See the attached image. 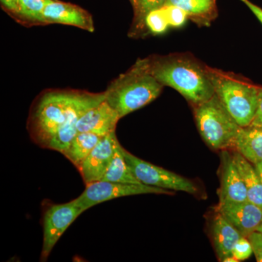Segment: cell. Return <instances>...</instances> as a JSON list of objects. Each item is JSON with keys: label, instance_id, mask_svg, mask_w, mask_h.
Instances as JSON below:
<instances>
[{"label": "cell", "instance_id": "16", "mask_svg": "<svg viewBox=\"0 0 262 262\" xmlns=\"http://www.w3.org/2000/svg\"><path fill=\"white\" fill-rule=\"evenodd\" d=\"M232 150L234 163L246 186L248 201L262 208V182L256 167L237 151Z\"/></svg>", "mask_w": 262, "mask_h": 262}, {"label": "cell", "instance_id": "15", "mask_svg": "<svg viewBox=\"0 0 262 262\" xmlns=\"http://www.w3.org/2000/svg\"><path fill=\"white\" fill-rule=\"evenodd\" d=\"M234 150L253 165L262 162V127L250 125L241 127Z\"/></svg>", "mask_w": 262, "mask_h": 262}, {"label": "cell", "instance_id": "31", "mask_svg": "<svg viewBox=\"0 0 262 262\" xmlns=\"http://www.w3.org/2000/svg\"><path fill=\"white\" fill-rule=\"evenodd\" d=\"M258 231H259V232H262V223L261 225H260L259 228L258 229Z\"/></svg>", "mask_w": 262, "mask_h": 262}, {"label": "cell", "instance_id": "7", "mask_svg": "<svg viewBox=\"0 0 262 262\" xmlns=\"http://www.w3.org/2000/svg\"><path fill=\"white\" fill-rule=\"evenodd\" d=\"M84 192L74 201L84 211L96 205L122 196L156 194L173 195V191L151 187L143 184H129L97 181L85 185Z\"/></svg>", "mask_w": 262, "mask_h": 262}, {"label": "cell", "instance_id": "9", "mask_svg": "<svg viewBox=\"0 0 262 262\" xmlns=\"http://www.w3.org/2000/svg\"><path fill=\"white\" fill-rule=\"evenodd\" d=\"M118 142L115 131L103 136L97 145L77 167L85 185L102 179L111 163Z\"/></svg>", "mask_w": 262, "mask_h": 262}, {"label": "cell", "instance_id": "24", "mask_svg": "<svg viewBox=\"0 0 262 262\" xmlns=\"http://www.w3.org/2000/svg\"><path fill=\"white\" fill-rule=\"evenodd\" d=\"M253 253L252 247L248 237H242L238 239L232 251V256L237 261H244L251 257Z\"/></svg>", "mask_w": 262, "mask_h": 262}, {"label": "cell", "instance_id": "23", "mask_svg": "<svg viewBox=\"0 0 262 262\" xmlns=\"http://www.w3.org/2000/svg\"><path fill=\"white\" fill-rule=\"evenodd\" d=\"M163 9L168 18L170 27H177V28L182 27L189 18L187 13L179 7L166 5L163 7Z\"/></svg>", "mask_w": 262, "mask_h": 262}, {"label": "cell", "instance_id": "30", "mask_svg": "<svg viewBox=\"0 0 262 262\" xmlns=\"http://www.w3.org/2000/svg\"><path fill=\"white\" fill-rule=\"evenodd\" d=\"M136 1V0H130V2L131 3V4H132V5H134V4H135Z\"/></svg>", "mask_w": 262, "mask_h": 262}, {"label": "cell", "instance_id": "13", "mask_svg": "<svg viewBox=\"0 0 262 262\" xmlns=\"http://www.w3.org/2000/svg\"><path fill=\"white\" fill-rule=\"evenodd\" d=\"M120 120L118 114L105 100L80 117L77 122V132H91L104 136L115 131Z\"/></svg>", "mask_w": 262, "mask_h": 262}, {"label": "cell", "instance_id": "6", "mask_svg": "<svg viewBox=\"0 0 262 262\" xmlns=\"http://www.w3.org/2000/svg\"><path fill=\"white\" fill-rule=\"evenodd\" d=\"M120 148L131 171L141 184L193 195L198 194V187L189 179L140 159L122 145Z\"/></svg>", "mask_w": 262, "mask_h": 262}, {"label": "cell", "instance_id": "10", "mask_svg": "<svg viewBox=\"0 0 262 262\" xmlns=\"http://www.w3.org/2000/svg\"><path fill=\"white\" fill-rule=\"evenodd\" d=\"M215 211L244 237L257 231L262 223V208L250 201L219 203Z\"/></svg>", "mask_w": 262, "mask_h": 262}, {"label": "cell", "instance_id": "28", "mask_svg": "<svg viewBox=\"0 0 262 262\" xmlns=\"http://www.w3.org/2000/svg\"><path fill=\"white\" fill-rule=\"evenodd\" d=\"M243 3H244L246 6L249 8L250 10L252 11L253 14L256 15V18L258 19L260 22L262 24V9L259 7L257 6V5L253 4V3H251L250 0H241Z\"/></svg>", "mask_w": 262, "mask_h": 262}, {"label": "cell", "instance_id": "27", "mask_svg": "<svg viewBox=\"0 0 262 262\" xmlns=\"http://www.w3.org/2000/svg\"><path fill=\"white\" fill-rule=\"evenodd\" d=\"M251 125L262 127V89L260 91L259 101H258L257 110H256V115H255Z\"/></svg>", "mask_w": 262, "mask_h": 262}, {"label": "cell", "instance_id": "21", "mask_svg": "<svg viewBox=\"0 0 262 262\" xmlns=\"http://www.w3.org/2000/svg\"><path fill=\"white\" fill-rule=\"evenodd\" d=\"M166 5L179 7L187 13L188 16L205 19L213 15L215 11V0H168Z\"/></svg>", "mask_w": 262, "mask_h": 262}, {"label": "cell", "instance_id": "11", "mask_svg": "<svg viewBox=\"0 0 262 262\" xmlns=\"http://www.w3.org/2000/svg\"><path fill=\"white\" fill-rule=\"evenodd\" d=\"M45 26L58 24L72 26L94 32V22L92 15L78 5L70 3L50 0L43 11Z\"/></svg>", "mask_w": 262, "mask_h": 262}, {"label": "cell", "instance_id": "20", "mask_svg": "<svg viewBox=\"0 0 262 262\" xmlns=\"http://www.w3.org/2000/svg\"><path fill=\"white\" fill-rule=\"evenodd\" d=\"M50 0H18L19 23L25 25H44L43 11Z\"/></svg>", "mask_w": 262, "mask_h": 262}, {"label": "cell", "instance_id": "3", "mask_svg": "<svg viewBox=\"0 0 262 262\" xmlns=\"http://www.w3.org/2000/svg\"><path fill=\"white\" fill-rule=\"evenodd\" d=\"M163 88L149 72L145 58L139 59L108 84L106 101L121 119L152 102Z\"/></svg>", "mask_w": 262, "mask_h": 262}, {"label": "cell", "instance_id": "29", "mask_svg": "<svg viewBox=\"0 0 262 262\" xmlns=\"http://www.w3.org/2000/svg\"><path fill=\"white\" fill-rule=\"evenodd\" d=\"M255 167H256V170H257L258 175H259L260 178H261L262 182V162H261V163L256 164V165H255Z\"/></svg>", "mask_w": 262, "mask_h": 262}, {"label": "cell", "instance_id": "18", "mask_svg": "<svg viewBox=\"0 0 262 262\" xmlns=\"http://www.w3.org/2000/svg\"><path fill=\"white\" fill-rule=\"evenodd\" d=\"M120 146V143H117L111 163L101 180L112 182L141 184L131 171L130 167L124 158Z\"/></svg>", "mask_w": 262, "mask_h": 262}, {"label": "cell", "instance_id": "17", "mask_svg": "<svg viewBox=\"0 0 262 262\" xmlns=\"http://www.w3.org/2000/svg\"><path fill=\"white\" fill-rule=\"evenodd\" d=\"M103 136L91 132H79L70 143V145L63 151L71 163L77 167L97 145Z\"/></svg>", "mask_w": 262, "mask_h": 262}, {"label": "cell", "instance_id": "19", "mask_svg": "<svg viewBox=\"0 0 262 262\" xmlns=\"http://www.w3.org/2000/svg\"><path fill=\"white\" fill-rule=\"evenodd\" d=\"M167 1L168 0H136L135 4L133 5L134 18L129 35L131 37H137L148 32L145 24L146 15L152 10L163 8Z\"/></svg>", "mask_w": 262, "mask_h": 262}, {"label": "cell", "instance_id": "14", "mask_svg": "<svg viewBox=\"0 0 262 262\" xmlns=\"http://www.w3.org/2000/svg\"><path fill=\"white\" fill-rule=\"evenodd\" d=\"M210 231L217 257L223 262L225 258L232 256L234 245L242 235L218 211H215L211 221Z\"/></svg>", "mask_w": 262, "mask_h": 262}, {"label": "cell", "instance_id": "2", "mask_svg": "<svg viewBox=\"0 0 262 262\" xmlns=\"http://www.w3.org/2000/svg\"><path fill=\"white\" fill-rule=\"evenodd\" d=\"M145 59L149 72L158 82L178 91L193 106L214 96L208 67L189 55L152 56Z\"/></svg>", "mask_w": 262, "mask_h": 262}, {"label": "cell", "instance_id": "25", "mask_svg": "<svg viewBox=\"0 0 262 262\" xmlns=\"http://www.w3.org/2000/svg\"><path fill=\"white\" fill-rule=\"evenodd\" d=\"M248 239L251 243L253 253L256 261L262 262V232L258 230L255 231L248 235Z\"/></svg>", "mask_w": 262, "mask_h": 262}, {"label": "cell", "instance_id": "26", "mask_svg": "<svg viewBox=\"0 0 262 262\" xmlns=\"http://www.w3.org/2000/svg\"><path fill=\"white\" fill-rule=\"evenodd\" d=\"M2 8L15 20L18 18V0H0Z\"/></svg>", "mask_w": 262, "mask_h": 262}, {"label": "cell", "instance_id": "12", "mask_svg": "<svg viewBox=\"0 0 262 262\" xmlns=\"http://www.w3.org/2000/svg\"><path fill=\"white\" fill-rule=\"evenodd\" d=\"M220 177L219 203L248 201L244 180L229 149L223 150L221 152Z\"/></svg>", "mask_w": 262, "mask_h": 262}, {"label": "cell", "instance_id": "1", "mask_svg": "<svg viewBox=\"0 0 262 262\" xmlns=\"http://www.w3.org/2000/svg\"><path fill=\"white\" fill-rule=\"evenodd\" d=\"M106 100V92L90 93L78 90H48L34 101L27 122L31 139L48 149L58 130L80 119L89 108Z\"/></svg>", "mask_w": 262, "mask_h": 262}, {"label": "cell", "instance_id": "8", "mask_svg": "<svg viewBox=\"0 0 262 262\" xmlns=\"http://www.w3.org/2000/svg\"><path fill=\"white\" fill-rule=\"evenodd\" d=\"M75 201L50 205L42 217L43 241L40 259L47 261L61 236L79 215L84 212Z\"/></svg>", "mask_w": 262, "mask_h": 262}, {"label": "cell", "instance_id": "22", "mask_svg": "<svg viewBox=\"0 0 262 262\" xmlns=\"http://www.w3.org/2000/svg\"><path fill=\"white\" fill-rule=\"evenodd\" d=\"M145 24L148 32L151 34H160L166 32L170 25L163 7L148 13L145 18Z\"/></svg>", "mask_w": 262, "mask_h": 262}, {"label": "cell", "instance_id": "5", "mask_svg": "<svg viewBox=\"0 0 262 262\" xmlns=\"http://www.w3.org/2000/svg\"><path fill=\"white\" fill-rule=\"evenodd\" d=\"M194 107L196 127L211 149H233L241 126L215 95Z\"/></svg>", "mask_w": 262, "mask_h": 262}, {"label": "cell", "instance_id": "4", "mask_svg": "<svg viewBox=\"0 0 262 262\" xmlns=\"http://www.w3.org/2000/svg\"><path fill=\"white\" fill-rule=\"evenodd\" d=\"M215 96L241 127L252 123L259 101L261 88L238 77L208 67Z\"/></svg>", "mask_w": 262, "mask_h": 262}]
</instances>
